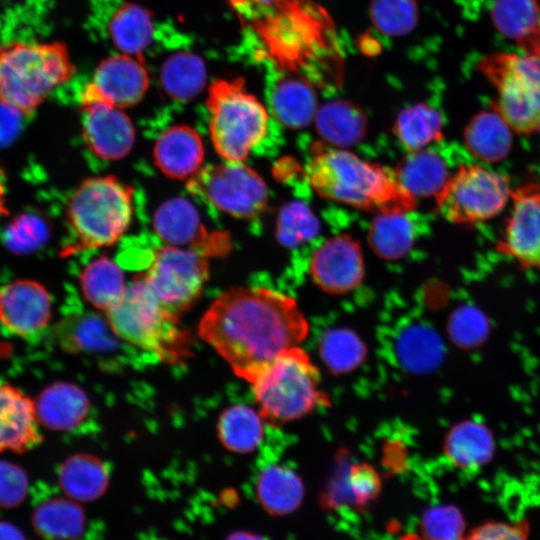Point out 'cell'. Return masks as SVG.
<instances>
[{"label": "cell", "mask_w": 540, "mask_h": 540, "mask_svg": "<svg viewBox=\"0 0 540 540\" xmlns=\"http://www.w3.org/2000/svg\"><path fill=\"white\" fill-rule=\"evenodd\" d=\"M320 355L334 374H343L358 367L365 359L364 342L352 330L334 328L326 331L319 345Z\"/></svg>", "instance_id": "8d00e7d4"}, {"label": "cell", "mask_w": 540, "mask_h": 540, "mask_svg": "<svg viewBox=\"0 0 540 540\" xmlns=\"http://www.w3.org/2000/svg\"><path fill=\"white\" fill-rule=\"evenodd\" d=\"M395 172L401 185L414 198L436 196L448 179L443 159L426 149L410 152Z\"/></svg>", "instance_id": "4316f807"}, {"label": "cell", "mask_w": 540, "mask_h": 540, "mask_svg": "<svg viewBox=\"0 0 540 540\" xmlns=\"http://www.w3.org/2000/svg\"><path fill=\"white\" fill-rule=\"evenodd\" d=\"M270 103L276 119L291 129L305 127L318 111L314 85L303 76L279 79L271 91Z\"/></svg>", "instance_id": "603a6c76"}, {"label": "cell", "mask_w": 540, "mask_h": 540, "mask_svg": "<svg viewBox=\"0 0 540 540\" xmlns=\"http://www.w3.org/2000/svg\"><path fill=\"white\" fill-rule=\"evenodd\" d=\"M145 282L172 315L188 311L201 296L209 277L208 257L191 249H157L144 274Z\"/></svg>", "instance_id": "8fae6325"}, {"label": "cell", "mask_w": 540, "mask_h": 540, "mask_svg": "<svg viewBox=\"0 0 540 540\" xmlns=\"http://www.w3.org/2000/svg\"><path fill=\"white\" fill-rule=\"evenodd\" d=\"M19 115L3 105L2 111H0V144L7 142L15 134Z\"/></svg>", "instance_id": "7dc6e473"}, {"label": "cell", "mask_w": 540, "mask_h": 540, "mask_svg": "<svg viewBox=\"0 0 540 540\" xmlns=\"http://www.w3.org/2000/svg\"><path fill=\"white\" fill-rule=\"evenodd\" d=\"M444 450L453 464L460 468H477L486 463L492 454V440L484 426L464 422L448 433Z\"/></svg>", "instance_id": "1f68e13d"}, {"label": "cell", "mask_w": 540, "mask_h": 540, "mask_svg": "<svg viewBox=\"0 0 540 540\" xmlns=\"http://www.w3.org/2000/svg\"><path fill=\"white\" fill-rule=\"evenodd\" d=\"M149 87L142 57L121 53L103 60L82 89L81 102H103L123 109L144 97Z\"/></svg>", "instance_id": "5bb4252c"}, {"label": "cell", "mask_w": 540, "mask_h": 540, "mask_svg": "<svg viewBox=\"0 0 540 540\" xmlns=\"http://www.w3.org/2000/svg\"><path fill=\"white\" fill-rule=\"evenodd\" d=\"M511 201V213L496 250L524 269L540 268V182L512 189Z\"/></svg>", "instance_id": "7c38bea8"}, {"label": "cell", "mask_w": 540, "mask_h": 540, "mask_svg": "<svg viewBox=\"0 0 540 540\" xmlns=\"http://www.w3.org/2000/svg\"><path fill=\"white\" fill-rule=\"evenodd\" d=\"M153 227L158 238L168 245L191 249L206 257L226 255L231 248L228 234L208 231L195 206L181 197L158 207Z\"/></svg>", "instance_id": "4fadbf2b"}, {"label": "cell", "mask_w": 540, "mask_h": 540, "mask_svg": "<svg viewBox=\"0 0 540 540\" xmlns=\"http://www.w3.org/2000/svg\"><path fill=\"white\" fill-rule=\"evenodd\" d=\"M133 193L131 186L112 175L83 180L67 203L71 241L60 255L68 257L115 244L131 223Z\"/></svg>", "instance_id": "277c9868"}, {"label": "cell", "mask_w": 540, "mask_h": 540, "mask_svg": "<svg viewBox=\"0 0 540 540\" xmlns=\"http://www.w3.org/2000/svg\"><path fill=\"white\" fill-rule=\"evenodd\" d=\"M0 540H27L13 524L0 520Z\"/></svg>", "instance_id": "c3c4849f"}, {"label": "cell", "mask_w": 540, "mask_h": 540, "mask_svg": "<svg viewBox=\"0 0 540 540\" xmlns=\"http://www.w3.org/2000/svg\"><path fill=\"white\" fill-rule=\"evenodd\" d=\"M28 493V477L18 465L0 460V507L20 505Z\"/></svg>", "instance_id": "ee69618b"}, {"label": "cell", "mask_w": 540, "mask_h": 540, "mask_svg": "<svg viewBox=\"0 0 540 540\" xmlns=\"http://www.w3.org/2000/svg\"><path fill=\"white\" fill-rule=\"evenodd\" d=\"M204 155L200 135L184 124L167 128L157 138L153 148L156 166L173 179L193 176L201 168Z\"/></svg>", "instance_id": "d6986e66"}, {"label": "cell", "mask_w": 540, "mask_h": 540, "mask_svg": "<svg viewBox=\"0 0 540 540\" xmlns=\"http://www.w3.org/2000/svg\"><path fill=\"white\" fill-rule=\"evenodd\" d=\"M310 274L318 287L331 294L352 291L363 280L364 261L361 247L348 235L325 241L313 254Z\"/></svg>", "instance_id": "9a60e30c"}, {"label": "cell", "mask_w": 540, "mask_h": 540, "mask_svg": "<svg viewBox=\"0 0 540 540\" xmlns=\"http://www.w3.org/2000/svg\"><path fill=\"white\" fill-rule=\"evenodd\" d=\"M58 479L69 496L89 500L102 493L108 475L105 465L98 458L77 454L67 458L61 465Z\"/></svg>", "instance_id": "4dcf8cb0"}, {"label": "cell", "mask_w": 540, "mask_h": 540, "mask_svg": "<svg viewBox=\"0 0 540 540\" xmlns=\"http://www.w3.org/2000/svg\"><path fill=\"white\" fill-rule=\"evenodd\" d=\"M464 529L462 514L450 505L429 508L420 523V535L425 540H461Z\"/></svg>", "instance_id": "b9f144b4"}, {"label": "cell", "mask_w": 540, "mask_h": 540, "mask_svg": "<svg viewBox=\"0 0 540 540\" xmlns=\"http://www.w3.org/2000/svg\"><path fill=\"white\" fill-rule=\"evenodd\" d=\"M206 80L203 61L195 54L176 53L164 62L161 69L162 86L172 99L188 101L200 93Z\"/></svg>", "instance_id": "e575fe53"}, {"label": "cell", "mask_w": 540, "mask_h": 540, "mask_svg": "<svg viewBox=\"0 0 540 540\" xmlns=\"http://www.w3.org/2000/svg\"><path fill=\"white\" fill-rule=\"evenodd\" d=\"M318 221L310 209L302 203L293 202L281 210L276 226L278 240L287 247L301 244L318 232Z\"/></svg>", "instance_id": "60d3db41"}, {"label": "cell", "mask_w": 540, "mask_h": 540, "mask_svg": "<svg viewBox=\"0 0 540 540\" xmlns=\"http://www.w3.org/2000/svg\"><path fill=\"white\" fill-rule=\"evenodd\" d=\"M370 16L380 32L401 36L415 28L418 6L415 0H372Z\"/></svg>", "instance_id": "ab89813d"}, {"label": "cell", "mask_w": 540, "mask_h": 540, "mask_svg": "<svg viewBox=\"0 0 540 540\" xmlns=\"http://www.w3.org/2000/svg\"><path fill=\"white\" fill-rule=\"evenodd\" d=\"M8 211H7V208H6V205H5V192H4V187L3 185L0 183V216L1 215H5L7 214Z\"/></svg>", "instance_id": "681fc988"}, {"label": "cell", "mask_w": 540, "mask_h": 540, "mask_svg": "<svg viewBox=\"0 0 540 540\" xmlns=\"http://www.w3.org/2000/svg\"><path fill=\"white\" fill-rule=\"evenodd\" d=\"M52 301L40 283L19 279L0 287V322L18 336H30L51 320Z\"/></svg>", "instance_id": "e0dca14e"}, {"label": "cell", "mask_w": 540, "mask_h": 540, "mask_svg": "<svg viewBox=\"0 0 540 540\" xmlns=\"http://www.w3.org/2000/svg\"><path fill=\"white\" fill-rule=\"evenodd\" d=\"M319 383V371L303 349L285 351L252 383L260 415L277 426L311 413L328 403Z\"/></svg>", "instance_id": "8992f818"}, {"label": "cell", "mask_w": 540, "mask_h": 540, "mask_svg": "<svg viewBox=\"0 0 540 540\" xmlns=\"http://www.w3.org/2000/svg\"><path fill=\"white\" fill-rule=\"evenodd\" d=\"M393 349L399 365L415 373L433 368L441 355L439 340L432 330L412 322L398 330Z\"/></svg>", "instance_id": "83f0119b"}, {"label": "cell", "mask_w": 540, "mask_h": 540, "mask_svg": "<svg viewBox=\"0 0 540 540\" xmlns=\"http://www.w3.org/2000/svg\"><path fill=\"white\" fill-rule=\"evenodd\" d=\"M307 334L308 323L296 301L263 287L225 291L199 324V336L250 384Z\"/></svg>", "instance_id": "6da1fadb"}, {"label": "cell", "mask_w": 540, "mask_h": 540, "mask_svg": "<svg viewBox=\"0 0 540 540\" xmlns=\"http://www.w3.org/2000/svg\"><path fill=\"white\" fill-rule=\"evenodd\" d=\"M155 32L149 11L131 2H123L108 20V34L114 46L124 54L141 57Z\"/></svg>", "instance_id": "cb8c5ba5"}, {"label": "cell", "mask_w": 540, "mask_h": 540, "mask_svg": "<svg viewBox=\"0 0 540 540\" xmlns=\"http://www.w3.org/2000/svg\"><path fill=\"white\" fill-rule=\"evenodd\" d=\"M511 128L494 110L481 112L465 132L468 150L478 159L494 162L504 158L511 146Z\"/></svg>", "instance_id": "f546056e"}, {"label": "cell", "mask_w": 540, "mask_h": 540, "mask_svg": "<svg viewBox=\"0 0 540 540\" xmlns=\"http://www.w3.org/2000/svg\"><path fill=\"white\" fill-rule=\"evenodd\" d=\"M35 403L19 389L0 385V453H23L38 445L42 436Z\"/></svg>", "instance_id": "ac0fdd59"}, {"label": "cell", "mask_w": 540, "mask_h": 540, "mask_svg": "<svg viewBox=\"0 0 540 540\" xmlns=\"http://www.w3.org/2000/svg\"><path fill=\"white\" fill-rule=\"evenodd\" d=\"M491 18L496 29L524 53L540 54V8L537 0H494Z\"/></svg>", "instance_id": "44dd1931"}, {"label": "cell", "mask_w": 540, "mask_h": 540, "mask_svg": "<svg viewBox=\"0 0 540 540\" xmlns=\"http://www.w3.org/2000/svg\"><path fill=\"white\" fill-rule=\"evenodd\" d=\"M62 349L72 353L100 354L116 350L119 337L107 318L93 314L67 317L55 328Z\"/></svg>", "instance_id": "7402d4cb"}, {"label": "cell", "mask_w": 540, "mask_h": 540, "mask_svg": "<svg viewBox=\"0 0 540 540\" xmlns=\"http://www.w3.org/2000/svg\"><path fill=\"white\" fill-rule=\"evenodd\" d=\"M400 540H425L421 535L418 534H406Z\"/></svg>", "instance_id": "816d5d0a"}, {"label": "cell", "mask_w": 540, "mask_h": 540, "mask_svg": "<svg viewBox=\"0 0 540 540\" xmlns=\"http://www.w3.org/2000/svg\"><path fill=\"white\" fill-rule=\"evenodd\" d=\"M407 213H381L372 221L369 243L374 252L385 259H398L412 246L414 228Z\"/></svg>", "instance_id": "d590c367"}, {"label": "cell", "mask_w": 540, "mask_h": 540, "mask_svg": "<svg viewBox=\"0 0 540 540\" xmlns=\"http://www.w3.org/2000/svg\"><path fill=\"white\" fill-rule=\"evenodd\" d=\"M495 86L494 110L520 133L540 130V54L494 53L479 63Z\"/></svg>", "instance_id": "ba28073f"}, {"label": "cell", "mask_w": 540, "mask_h": 540, "mask_svg": "<svg viewBox=\"0 0 540 540\" xmlns=\"http://www.w3.org/2000/svg\"><path fill=\"white\" fill-rule=\"evenodd\" d=\"M50 227L43 216L22 213L14 217L4 231L5 246L14 254L32 253L49 239Z\"/></svg>", "instance_id": "f35d334b"}, {"label": "cell", "mask_w": 540, "mask_h": 540, "mask_svg": "<svg viewBox=\"0 0 540 540\" xmlns=\"http://www.w3.org/2000/svg\"><path fill=\"white\" fill-rule=\"evenodd\" d=\"M83 138L98 158H124L135 141V128L121 109L103 102H81Z\"/></svg>", "instance_id": "2e32d148"}, {"label": "cell", "mask_w": 540, "mask_h": 540, "mask_svg": "<svg viewBox=\"0 0 540 540\" xmlns=\"http://www.w3.org/2000/svg\"><path fill=\"white\" fill-rule=\"evenodd\" d=\"M280 0H230L233 8L246 21H251L275 6Z\"/></svg>", "instance_id": "bcb514c9"}, {"label": "cell", "mask_w": 540, "mask_h": 540, "mask_svg": "<svg viewBox=\"0 0 540 540\" xmlns=\"http://www.w3.org/2000/svg\"><path fill=\"white\" fill-rule=\"evenodd\" d=\"M79 282L84 298L106 312L119 302L127 287L118 264L106 256L88 263L80 273Z\"/></svg>", "instance_id": "d4e9b609"}, {"label": "cell", "mask_w": 540, "mask_h": 540, "mask_svg": "<svg viewBox=\"0 0 540 540\" xmlns=\"http://www.w3.org/2000/svg\"><path fill=\"white\" fill-rule=\"evenodd\" d=\"M75 71L63 42L4 43L0 45V104L20 115L30 114Z\"/></svg>", "instance_id": "3957f363"}, {"label": "cell", "mask_w": 540, "mask_h": 540, "mask_svg": "<svg viewBox=\"0 0 540 540\" xmlns=\"http://www.w3.org/2000/svg\"><path fill=\"white\" fill-rule=\"evenodd\" d=\"M35 407L38 420L44 426L55 431H68L84 421L89 401L78 386L58 382L40 393Z\"/></svg>", "instance_id": "ffe728a7"}, {"label": "cell", "mask_w": 540, "mask_h": 540, "mask_svg": "<svg viewBox=\"0 0 540 540\" xmlns=\"http://www.w3.org/2000/svg\"><path fill=\"white\" fill-rule=\"evenodd\" d=\"M190 194L239 219L259 216L268 203L263 178L244 162L225 161L200 168L187 183Z\"/></svg>", "instance_id": "30bf717a"}, {"label": "cell", "mask_w": 540, "mask_h": 540, "mask_svg": "<svg viewBox=\"0 0 540 540\" xmlns=\"http://www.w3.org/2000/svg\"><path fill=\"white\" fill-rule=\"evenodd\" d=\"M263 418L259 412L245 405L224 410L218 422L222 444L238 453L254 451L263 437Z\"/></svg>", "instance_id": "d6a6232c"}, {"label": "cell", "mask_w": 540, "mask_h": 540, "mask_svg": "<svg viewBox=\"0 0 540 540\" xmlns=\"http://www.w3.org/2000/svg\"><path fill=\"white\" fill-rule=\"evenodd\" d=\"M231 540H261L259 537L252 536L249 534H238L235 537L231 538Z\"/></svg>", "instance_id": "f907efd6"}, {"label": "cell", "mask_w": 540, "mask_h": 540, "mask_svg": "<svg viewBox=\"0 0 540 540\" xmlns=\"http://www.w3.org/2000/svg\"><path fill=\"white\" fill-rule=\"evenodd\" d=\"M443 121L438 111L424 103L404 109L394 126L400 143L409 152L426 149L442 138Z\"/></svg>", "instance_id": "836d02e7"}, {"label": "cell", "mask_w": 540, "mask_h": 540, "mask_svg": "<svg viewBox=\"0 0 540 540\" xmlns=\"http://www.w3.org/2000/svg\"><path fill=\"white\" fill-rule=\"evenodd\" d=\"M319 134L336 146L357 143L364 136L366 119L355 104L345 101H331L320 107L315 116Z\"/></svg>", "instance_id": "f1b7e54d"}, {"label": "cell", "mask_w": 540, "mask_h": 540, "mask_svg": "<svg viewBox=\"0 0 540 540\" xmlns=\"http://www.w3.org/2000/svg\"><path fill=\"white\" fill-rule=\"evenodd\" d=\"M257 495L268 512L286 514L300 505L304 486L292 469L280 464H270L259 474Z\"/></svg>", "instance_id": "484cf974"}, {"label": "cell", "mask_w": 540, "mask_h": 540, "mask_svg": "<svg viewBox=\"0 0 540 540\" xmlns=\"http://www.w3.org/2000/svg\"><path fill=\"white\" fill-rule=\"evenodd\" d=\"M209 133L217 154L225 161L244 162L266 136L269 115L241 78L217 80L206 99Z\"/></svg>", "instance_id": "52a82bcc"}, {"label": "cell", "mask_w": 540, "mask_h": 540, "mask_svg": "<svg viewBox=\"0 0 540 540\" xmlns=\"http://www.w3.org/2000/svg\"><path fill=\"white\" fill-rule=\"evenodd\" d=\"M528 531L527 521L487 522L471 530L461 540H528Z\"/></svg>", "instance_id": "f6af8a7d"}, {"label": "cell", "mask_w": 540, "mask_h": 540, "mask_svg": "<svg viewBox=\"0 0 540 540\" xmlns=\"http://www.w3.org/2000/svg\"><path fill=\"white\" fill-rule=\"evenodd\" d=\"M107 320L120 339L163 362H179L189 353L188 333L179 326L178 317L161 305L142 274L107 311Z\"/></svg>", "instance_id": "5b68a950"}, {"label": "cell", "mask_w": 540, "mask_h": 540, "mask_svg": "<svg viewBox=\"0 0 540 540\" xmlns=\"http://www.w3.org/2000/svg\"><path fill=\"white\" fill-rule=\"evenodd\" d=\"M81 511L64 499H51L33 512L35 531L46 539H65L75 536L81 528Z\"/></svg>", "instance_id": "74e56055"}, {"label": "cell", "mask_w": 540, "mask_h": 540, "mask_svg": "<svg viewBox=\"0 0 540 540\" xmlns=\"http://www.w3.org/2000/svg\"><path fill=\"white\" fill-rule=\"evenodd\" d=\"M344 487L349 500L357 506H363L379 494L380 476L370 464H354L349 468Z\"/></svg>", "instance_id": "7bdbcfd3"}, {"label": "cell", "mask_w": 540, "mask_h": 540, "mask_svg": "<svg viewBox=\"0 0 540 540\" xmlns=\"http://www.w3.org/2000/svg\"><path fill=\"white\" fill-rule=\"evenodd\" d=\"M511 193L505 175L481 164H466L448 177L435 196L436 211L451 223L476 225L497 216Z\"/></svg>", "instance_id": "9c48e42d"}, {"label": "cell", "mask_w": 540, "mask_h": 540, "mask_svg": "<svg viewBox=\"0 0 540 540\" xmlns=\"http://www.w3.org/2000/svg\"><path fill=\"white\" fill-rule=\"evenodd\" d=\"M308 182L322 198L381 213H408L415 198L395 170L361 159L341 148H319L306 168Z\"/></svg>", "instance_id": "7a4b0ae2"}]
</instances>
